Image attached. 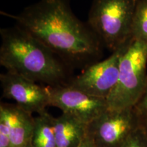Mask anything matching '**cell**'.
<instances>
[{"label": "cell", "instance_id": "12", "mask_svg": "<svg viewBox=\"0 0 147 147\" xmlns=\"http://www.w3.org/2000/svg\"><path fill=\"white\" fill-rule=\"evenodd\" d=\"M131 36L134 40L147 45V0H138L133 22Z\"/></svg>", "mask_w": 147, "mask_h": 147}, {"label": "cell", "instance_id": "8", "mask_svg": "<svg viewBox=\"0 0 147 147\" xmlns=\"http://www.w3.org/2000/svg\"><path fill=\"white\" fill-rule=\"evenodd\" d=\"M0 82L3 98L13 100L22 109L39 115L50 106V94L48 86L29 80L16 74L5 71L0 74Z\"/></svg>", "mask_w": 147, "mask_h": 147}, {"label": "cell", "instance_id": "4", "mask_svg": "<svg viewBox=\"0 0 147 147\" xmlns=\"http://www.w3.org/2000/svg\"><path fill=\"white\" fill-rule=\"evenodd\" d=\"M147 45L132 39L121 58L117 84L106 98L108 109L134 108L147 82Z\"/></svg>", "mask_w": 147, "mask_h": 147}, {"label": "cell", "instance_id": "10", "mask_svg": "<svg viewBox=\"0 0 147 147\" xmlns=\"http://www.w3.org/2000/svg\"><path fill=\"white\" fill-rule=\"evenodd\" d=\"M53 121L57 147H76L88 134L89 125L71 115L62 113Z\"/></svg>", "mask_w": 147, "mask_h": 147}, {"label": "cell", "instance_id": "2", "mask_svg": "<svg viewBox=\"0 0 147 147\" xmlns=\"http://www.w3.org/2000/svg\"><path fill=\"white\" fill-rule=\"evenodd\" d=\"M0 65L48 87L67 84L71 69L52 51L17 25L0 29Z\"/></svg>", "mask_w": 147, "mask_h": 147}, {"label": "cell", "instance_id": "3", "mask_svg": "<svg viewBox=\"0 0 147 147\" xmlns=\"http://www.w3.org/2000/svg\"><path fill=\"white\" fill-rule=\"evenodd\" d=\"M138 0H93L87 24L104 48L113 53L132 39Z\"/></svg>", "mask_w": 147, "mask_h": 147}, {"label": "cell", "instance_id": "9", "mask_svg": "<svg viewBox=\"0 0 147 147\" xmlns=\"http://www.w3.org/2000/svg\"><path fill=\"white\" fill-rule=\"evenodd\" d=\"M0 120L6 124L11 147H31L34 117L16 104L1 102Z\"/></svg>", "mask_w": 147, "mask_h": 147}, {"label": "cell", "instance_id": "14", "mask_svg": "<svg viewBox=\"0 0 147 147\" xmlns=\"http://www.w3.org/2000/svg\"><path fill=\"white\" fill-rule=\"evenodd\" d=\"M136 108L140 113L147 112V82L144 93H143L142 97L138 103Z\"/></svg>", "mask_w": 147, "mask_h": 147}, {"label": "cell", "instance_id": "1", "mask_svg": "<svg viewBox=\"0 0 147 147\" xmlns=\"http://www.w3.org/2000/svg\"><path fill=\"white\" fill-rule=\"evenodd\" d=\"M52 51L71 69L99 61L104 47L87 23L71 10L68 0H40L17 14L1 11Z\"/></svg>", "mask_w": 147, "mask_h": 147}, {"label": "cell", "instance_id": "6", "mask_svg": "<svg viewBox=\"0 0 147 147\" xmlns=\"http://www.w3.org/2000/svg\"><path fill=\"white\" fill-rule=\"evenodd\" d=\"M132 39L112 53L108 58L83 69L67 84L93 96L106 100L117 84L121 58Z\"/></svg>", "mask_w": 147, "mask_h": 147}, {"label": "cell", "instance_id": "7", "mask_svg": "<svg viewBox=\"0 0 147 147\" xmlns=\"http://www.w3.org/2000/svg\"><path fill=\"white\" fill-rule=\"evenodd\" d=\"M50 106L57 108L84 123H91L108 109L106 99L93 96L69 84L48 87Z\"/></svg>", "mask_w": 147, "mask_h": 147}, {"label": "cell", "instance_id": "11", "mask_svg": "<svg viewBox=\"0 0 147 147\" xmlns=\"http://www.w3.org/2000/svg\"><path fill=\"white\" fill-rule=\"evenodd\" d=\"M53 120L47 110L34 117L31 147H57Z\"/></svg>", "mask_w": 147, "mask_h": 147}, {"label": "cell", "instance_id": "5", "mask_svg": "<svg viewBox=\"0 0 147 147\" xmlns=\"http://www.w3.org/2000/svg\"><path fill=\"white\" fill-rule=\"evenodd\" d=\"M141 126L140 113L136 107L108 109L88 126V134L97 147H121L132 132Z\"/></svg>", "mask_w": 147, "mask_h": 147}, {"label": "cell", "instance_id": "15", "mask_svg": "<svg viewBox=\"0 0 147 147\" xmlns=\"http://www.w3.org/2000/svg\"><path fill=\"white\" fill-rule=\"evenodd\" d=\"M76 147H97L96 145L93 142V139L90 136L89 134H87L83 140L80 142V144L78 145Z\"/></svg>", "mask_w": 147, "mask_h": 147}, {"label": "cell", "instance_id": "13", "mask_svg": "<svg viewBox=\"0 0 147 147\" xmlns=\"http://www.w3.org/2000/svg\"><path fill=\"white\" fill-rule=\"evenodd\" d=\"M121 147H147V135L142 125L129 136Z\"/></svg>", "mask_w": 147, "mask_h": 147}, {"label": "cell", "instance_id": "16", "mask_svg": "<svg viewBox=\"0 0 147 147\" xmlns=\"http://www.w3.org/2000/svg\"><path fill=\"white\" fill-rule=\"evenodd\" d=\"M141 115V125L143 129L144 130L145 133L147 135V112L140 113Z\"/></svg>", "mask_w": 147, "mask_h": 147}]
</instances>
